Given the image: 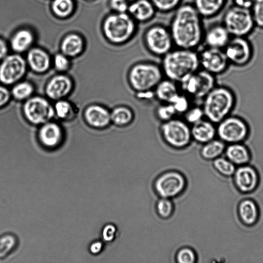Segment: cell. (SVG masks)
Returning <instances> with one entry per match:
<instances>
[{"instance_id": "obj_1", "label": "cell", "mask_w": 263, "mask_h": 263, "mask_svg": "<svg viewBox=\"0 0 263 263\" xmlns=\"http://www.w3.org/2000/svg\"><path fill=\"white\" fill-rule=\"evenodd\" d=\"M173 13L168 26L174 47L197 50L203 44L204 19L192 2H183Z\"/></svg>"}, {"instance_id": "obj_2", "label": "cell", "mask_w": 263, "mask_h": 263, "mask_svg": "<svg viewBox=\"0 0 263 263\" xmlns=\"http://www.w3.org/2000/svg\"><path fill=\"white\" fill-rule=\"evenodd\" d=\"M161 58L164 77L178 84L200 68L197 50L174 47Z\"/></svg>"}, {"instance_id": "obj_3", "label": "cell", "mask_w": 263, "mask_h": 263, "mask_svg": "<svg viewBox=\"0 0 263 263\" xmlns=\"http://www.w3.org/2000/svg\"><path fill=\"white\" fill-rule=\"evenodd\" d=\"M138 24L127 12L110 11L103 19L101 30L110 45L121 47L131 42L139 32Z\"/></svg>"}, {"instance_id": "obj_4", "label": "cell", "mask_w": 263, "mask_h": 263, "mask_svg": "<svg viewBox=\"0 0 263 263\" xmlns=\"http://www.w3.org/2000/svg\"><path fill=\"white\" fill-rule=\"evenodd\" d=\"M202 101L204 117L216 124L232 114L237 98L230 87L217 84Z\"/></svg>"}, {"instance_id": "obj_5", "label": "cell", "mask_w": 263, "mask_h": 263, "mask_svg": "<svg viewBox=\"0 0 263 263\" xmlns=\"http://www.w3.org/2000/svg\"><path fill=\"white\" fill-rule=\"evenodd\" d=\"M164 77L161 65L148 61L135 63L127 73V83L135 93L154 91Z\"/></svg>"}, {"instance_id": "obj_6", "label": "cell", "mask_w": 263, "mask_h": 263, "mask_svg": "<svg viewBox=\"0 0 263 263\" xmlns=\"http://www.w3.org/2000/svg\"><path fill=\"white\" fill-rule=\"evenodd\" d=\"M142 41L146 50L152 55L162 58L175 47L168 25L155 23L143 31Z\"/></svg>"}, {"instance_id": "obj_7", "label": "cell", "mask_w": 263, "mask_h": 263, "mask_svg": "<svg viewBox=\"0 0 263 263\" xmlns=\"http://www.w3.org/2000/svg\"><path fill=\"white\" fill-rule=\"evenodd\" d=\"M221 23L231 37H248L256 28L251 10L233 5L226 10Z\"/></svg>"}, {"instance_id": "obj_8", "label": "cell", "mask_w": 263, "mask_h": 263, "mask_svg": "<svg viewBox=\"0 0 263 263\" xmlns=\"http://www.w3.org/2000/svg\"><path fill=\"white\" fill-rule=\"evenodd\" d=\"M159 133L168 146L177 150L187 147L193 141L191 125L183 119L175 117L162 122L159 127Z\"/></svg>"}, {"instance_id": "obj_9", "label": "cell", "mask_w": 263, "mask_h": 263, "mask_svg": "<svg viewBox=\"0 0 263 263\" xmlns=\"http://www.w3.org/2000/svg\"><path fill=\"white\" fill-rule=\"evenodd\" d=\"M217 138L226 144L245 143L250 135L251 129L243 118L231 114L216 124Z\"/></svg>"}, {"instance_id": "obj_10", "label": "cell", "mask_w": 263, "mask_h": 263, "mask_svg": "<svg viewBox=\"0 0 263 263\" xmlns=\"http://www.w3.org/2000/svg\"><path fill=\"white\" fill-rule=\"evenodd\" d=\"M179 84L181 91L191 99L202 100L217 83L215 76L200 68Z\"/></svg>"}, {"instance_id": "obj_11", "label": "cell", "mask_w": 263, "mask_h": 263, "mask_svg": "<svg viewBox=\"0 0 263 263\" xmlns=\"http://www.w3.org/2000/svg\"><path fill=\"white\" fill-rule=\"evenodd\" d=\"M23 112L26 120L35 125L50 121L55 116L53 106L47 99L40 96H32L25 101Z\"/></svg>"}, {"instance_id": "obj_12", "label": "cell", "mask_w": 263, "mask_h": 263, "mask_svg": "<svg viewBox=\"0 0 263 263\" xmlns=\"http://www.w3.org/2000/svg\"><path fill=\"white\" fill-rule=\"evenodd\" d=\"M223 50L230 64L238 67L249 64L254 54L253 45L247 37H231Z\"/></svg>"}, {"instance_id": "obj_13", "label": "cell", "mask_w": 263, "mask_h": 263, "mask_svg": "<svg viewBox=\"0 0 263 263\" xmlns=\"http://www.w3.org/2000/svg\"><path fill=\"white\" fill-rule=\"evenodd\" d=\"M26 59L20 54L7 55L0 64V81L6 85L19 82L27 71Z\"/></svg>"}, {"instance_id": "obj_14", "label": "cell", "mask_w": 263, "mask_h": 263, "mask_svg": "<svg viewBox=\"0 0 263 263\" xmlns=\"http://www.w3.org/2000/svg\"><path fill=\"white\" fill-rule=\"evenodd\" d=\"M186 178L178 171L161 174L154 182L155 192L161 197L173 198L180 194L186 186Z\"/></svg>"}, {"instance_id": "obj_15", "label": "cell", "mask_w": 263, "mask_h": 263, "mask_svg": "<svg viewBox=\"0 0 263 263\" xmlns=\"http://www.w3.org/2000/svg\"><path fill=\"white\" fill-rule=\"evenodd\" d=\"M198 53L200 68L215 76L228 69L230 63L223 49L204 46Z\"/></svg>"}, {"instance_id": "obj_16", "label": "cell", "mask_w": 263, "mask_h": 263, "mask_svg": "<svg viewBox=\"0 0 263 263\" xmlns=\"http://www.w3.org/2000/svg\"><path fill=\"white\" fill-rule=\"evenodd\" d=\"M233 178L238 191L243 194L254 191L259 182V176L256 170L249 164L237 166Z\"/></svg>"}, {"instance_id": "obj_17", "label": "cell", "mask_w": 263, "mask_h": 263, "mask_svg": "<svg viewBox=\"0 0 263 263\" xmlns=\"http://www.w3.org/2000/svg\"><path fill=\"white\" fill-rule=\"evenodd\" d=\"M73 84L68 76L59 74L52 77L47 83L45 93L48 98L54 101L64 99L71 92Z\"/></svg>"}, {"instance_id": "obj_18", "label": "cell", "mask_w": 263, "mask_h": 263, "mask_svg": "<svg viewBox=\"0 0 263 263\" xmlns=\"http://www.w3.org/2000/svg\"><path fill=\"white\" fill-rule=\"evenodd\" d=\"M127 12L138 24L148 23L158 13L151 0H132Z\"/></svg>"}, {"instance_id": "obj_19", "label": "cell", "mask_w": 263, "mask_h": 263, "mask_svg": "<svg viewBox=\"0 0 263 263\" xmlns=\"http://www.w3.org/2000/svg\"><path fill=\"white\" fill-rule=\"evenodd\" d=\"M84 117L87 124L97 129H105L111 124L110 110L100 104L87 106L84 112Z\"/></svg>"}, {"instance_id": "obj_20", "label": "cell", "mask_w": 263, "mask_h": 263, "mask_svg": "<svg viewBox=\"0 0 263 263\" xmlns=\"http://www.w3.org/2000/svg\"><path fill=\"white\" fill-rule=\"evenodd\" d=\"M231 37L221 22L214 23L205 29L203 44L206 47L223 49Z\"/></svg>"}, {"instance_id": "obj_21", "label": "cell", "mask_w": 263, "mask_h": 263, "mask_svg": "<svg viewBox=\"0 0 263 263\" xmlns=\"http://www.w3.org/2000/svg\"><path fill=\"white\" fill-rule=\"evenodd\" d=\"M37 137L40 142L44 147L53 148L61 143L63 133L61 127L58 123L50 121L40 125Z\"/></svg>"}, {"instance_id": "obj_22", "label": "cell", "mask_w": 263, "mask_h": 263, "mask_svg": "<svg viewBox=\"0 0 263 263\" xmlns=\"http://www.w3.org/2000/svg\"><path fill=\"white\" fill-rule=\"evenodd\" d=\"M193 141L202 145L216 138V124L205 118L191 125Z\"/></svg>"}, {"instance_id": "obj_23", "label": "cell", "mask_w": 263, "mask_h": 263, "mask_svg": "<svg viewBox=\"0 0 263 263\" xmlns=\"http://www.w3.org/2000/svg\"><path fill=\"white\" fill-rule=\"evenodd\" d=\"M26 61L28 66L37 73L46 72L51 65V59L48 53L39 47L31 48L28 51Z\"/></svg>"}, {"instance_id": "obj_24", "label": "cell", "mask_w": 263, "mask_h": 263, "mask_svg": "<svg viewBox=\"0 0 263 263\" xmlns=\"http://www.w3.org/2000/svg\"><path fill=\"white\" fill-rule=\"evenodd\" d=\"M223 155L237 166L248 164L251 159L250 149L242 142L227 144Z\"/></svg>"}, {"instance_id": "obj_25", "label": "cell", "mask_w": 263, "mask_h": 263, "mask_svg": "<svg viewBox=\"0 0 263 263\" xmlns=\"http://www.w3.org/2000/svg\"><path fill=\"white\" fill-rule=\"evenodd\" d=\"M228 0H193L194 7L204 19L218 16L224 9Z\"/></svg>"}, {"instance_id": "obj_26", "label": "cell", "mask_w": 263, "mask_h": 263, "mask_svg": "<svg viewBox=\"0 0 263 263\" xmlns=\"http://www.w3.org/2000/svg\"><path fill=\"white\" fill-rule=\"evenodd\" d=\"M135 119V111L128 105L120 104L110 109L111 123L118 128H125L129 126Z\"/></svg>"}, {"instance_id": "obj_27", "label": "cell", "mask_w": 263, "mask_h": 263, "mask_svg": "<svg viewBox=\"0 0 263 263\" xmlns=\"http://www.w3.org/2000/svg\"><path fill=\"white\" fill-rule=\"evenodd\" d=\"M177 84L175 82L164 78L154 90L155 99L160 103H171L180 92Z\"/></svg>"}, {"instance_id": "obj_28", "label": "cell", "mask_w": 263, "mask_h": 263, "mask_svg": "<svg viewBox=\"0 0 263 263\" xmlns=\"http://www.w3.org/2000/svg\"><path fill=\"white\" fill-rule=\"evenodd\" d=\"M238 214L243 224L247 226H251L258 220V207L253 200L246 198L239 202L238 206Z\"/></svg>"}, {"instance_id": "obj_29", "label": "cell", "mask_w": 263, "mask_h": 263, "mask_svg": "<svg viewBox=\"0 0 263 263\" xmlns=\"http://www.w3.org/2000/svg\"><path fill=\"white\" fill-rule=\"evenodd\" d=\"M34 41V36L29 29L23 28L18 30L11 37L10 46L12 50L17 53L28 51Z\"/></svg>"}, {"instance_id": "obj_30", "label": "cell", "mask_w": 263, "mask_h": 263, "mask_svg": "<svg viewBox=\"0 0 263 263\" xmlns=\"http://www.w3.org/2000/svg\"><path fill=\"white\" fill-rule=\"evenodd\" d=\"M84 43L79 34L69 33L63 39L60 45L61 52L69 58L76 57L83 51Z\"/></svg>"}, {"instance_id": "obj_31", "label": "cell", "mask_w": 263, "mask_h": 263, "mask_svg": "<svg viewBox=\"0 0 263 263\" xmlns=\"http://www.w3.org/2000/svg\"><path fill=\"white\" fill-rule=\"evenodd\" d=\"M199 154L204 159L213 160L223 155L227 144L216 138L201 145Z\"/></svg>"}, {"instance_id": "obj_32", "label": "cell", "mask_w": 263, "mask_h": 263, "mask_svg": "<svg viewBox=\"0 0 263 263\" xmlns=\"http://www.w3.org/2000/svg\"><path fill=\"white\" fill-rule=\"evenodd\" d=\"M33 85L28 81H19L14 84L10 92L11 96L18 101H26L34 92Z\"/></svg>"}, {"instance_id": "obj_33", "label": "cell", "mask_w": 263, "mask_h": 263, "mask_svg": "<svg viewBox=\"0 0 263 263\" xmlns=\"http://www.w3.org/2000/svg\"><path fill=\"white\" fill-rule=\"evenodd\" d=\"M73 0H53L51 9L55 16L64 18L69 16L74 10Z\"/></svg>"}, {"instance_id": "obj_34", "label": "cell", "mask_w": 263, "mask_h": 263, "mask_svg": "<svg viewBox=\"0 0 263 263\" xmlns=\"http://www.w3.org/2000/svg\"><path fill=\"white\" fill-rule=\"evenodd\" d=\"M212 164L216 171L226 177L233 176L237 167L224 155L213 160Z\"/></svg>"}, {"instance_id": "obj_35", "label": "cell", "mask_w": 263, "mask_h": 263, "mask_svg": "<svg viewBox=\"0 0 263 263\" xmlns=\"http://www.w3.org/2000/svg\"><path fill=\"white\" fill-rule=\"evenodd\" d=\"M55 116L62 120H68L72 118L74 109L72 104L65 100L56 101L53 106Z\"/></svg>"}, {"instance_id": "obj_36", "label": "cell", "mask_w": 263, "mask_h": 263, "mask_svg": "<svg viewBox=\"0 0 263 263\" xmlns=\"http://www.w3.org/2000/svg\"><path fill=\"white\" fill-rule=\"evenodd\" d=\"M156 118L161 123L167 121L177 115L173 105L168 103H160L155 110Z\"/></svg>"}, {"instance_id": "obj_37", "label": "cell", "mask_w": 263, "mask_h": 263, "mask_svg": "<svg viewBox=\"0 0 263 263\" xmlns=\"http://www.w3.org/2000/svg\"><path fill=\"white\" fill-rule=\"evenodd\" d=\"M158 12L169 13L173 12L184 0H151Z\"/></svg>"}, {"instance_id": "obj_38", "label": "cell", "mask_w": 263, "mask_h": 263, "mask_svg": "<svg viewBox=\"0 0 263 263\" xmlns=\"http://www.w3.org/2000/svg\"><path fill=\"white\" fill-rule=\"evenodd\" d=\"M17 244V239L12 234H7L0 236V258L8 255Z\"/></svg>"}, {"instance_id": "obj_39", "label": "cell", "mask_w": 263, "mask_h": 263, "mask_svg": "<svg viewBox=\"0 0 263 263\" xmlns=\"http://www.w3.org/2000/svg\"><path fill=\"white\" fill-rule=\"evenodd\" d=\"M182 116L183 119L190 125L205 118L202 107L199 105L191 106Z\"/></svg>"}, {"instance_id": "obj_40", "label": "cell", "mask_w": 263, "mask_h": 263, "mask_svg": "<svg viewBox=\"0 0 263 263\" xmlns=\"http://www.w3.org/2000/svg\"><path fill=\"white\" fill-rule=\"evenodd\" d=\"M191 98L183 92H180L172 101L177 115H183L191 106Z\"/></svg>"}, {"instance_id": "obj_41", "label": "cell", "mask_w": 263, "mask_h": 263, "mask_svg": "<svg viewBox=\"0 0 263 263\" xmlns=\"http://www.w3.org/2000/svg\"><path fill=\"white\" fill-rule=\"evenodd\" d=\"M156 208L159 216L163 219H166L172 215L174 204L168 198L162 197L157 202Z\"/></svg>"}, {"instance_id": "obj_42", "label": "cell", "mask_w": 263, "mask_h": 263, "mask_svg": "<svg viewBox=\"0 0 263 263\" xmlns=\"http://www.w3.org/2000/svg\"><path fill=\"white\" fill-rule=\"evenodd\" d=\"M250 10L256 28L263 30V0H254Z\"/></svg>"}, {"instance_id": "obj_43", "label": "cell", "mask_w": 263, "mask_h": 263, "mask_svg": "<svg viewBox=\"0 0 263 263\" xmlns=\"http://www.w3.org/2000/svg\"><path fill=\"white\" fill-rule=\"evenodd\" d=\"M176 259L179 263H194L197 260V255L193 249L185 247L177 251Z\"/></svg>"}, {"instance_id": "obj_44", "label": "cell", "mask_w": 263, "mask_h": 263, "mask_svg": "<svg viewBox=\"0 0 263 263\" xmlns=\"http://www.w3.org/2000/svg\"><path fill=\"white\" fill-rule=\"evenodd\" d=\"M53 64L55 70L60 72L67 70L70 65L69 58L62 52L57 53L54 55Z\"/></svg>"}, {"instance_id": "obj_45", "label": "cell", "mask_w": 263, "mask_h": 263, "mask_svg": "<svg viewBox=\"0 0 263 263\" xmlns=\"http://www.w3.org/2000/svg\"><path fill=\"white\" fill-rule=\"evenodd\" d=\"M130 0H108L110 11L118 13L127 12Z\"/></svg>"}, {"instance_id": "obj_46", "label": "cell", "mask_w": 263, "mask_h": 263, "mask_svg": "<svg viewBox=\"0 0 263 263\" xmlns=\"http://www.w3.org/2000/svg\"><path fill=\"white\" fill-rule=\"evenodd\" d=\"M117 227L111 223H107L104 226L102 230V237L106 242H110L115 240L117 233Z\"/></svg>"}, {"instance_id": "obj_47", "label": "cell", "mask_w": 263, "mask_h": 263, "mask_svg": "<svg viewBox=\"0 0 263 263\" xmlns=\"http://www.w3.org/2000/svg\"><path fill=\"white\" fill-rule=\"evenodd\" d=\"M11 96L10 91L6 87L0 85V107L8 103Z\"/></svg>"}, {"instance_id": "obj_48", "label": "cell", "mask_w": 263, "mask_h": 263, "mask_svg": "<svg viewBox=\"0 0 263 263\" xmlns=\"http://www.w3.org/2000/svg\"><path fill=\"white\" fill-rule=\"evenodd\" d=\"M136 98L141 101H150L155 99L154 91L135 93Z\"/></svg>"}, {"instance_id": "obj_49", "label": "cell", "mask_w": 263, "mask_h": 263, "mask_svg": "<svg viewBox=\"0 0 263 263\" xmlns=\"http://www.w3.org/2000/svg\"><path fill=\"white\" fill-rule=\"evenodd\" d=\"M233 5L236 6L250 9L254 0H232Z\"/></svg>"}, {"instance_id": "obj_50", "label": "cell", "mask_w": 263, "mask_h": 263, "mask_svg": "<svg viewBox=\"0 0 263 263\" xmlns=\"http://www.w3.org/2000/svg\"><path fill=\"white\" fill-rule=\"evenodd\" d=\"M103 248V243L102 241H94L90 245L89 251L93 254L99 253Z\"/></svg>"}, {"instance_id": "obj_51", "label": "cell", "mask_w": 263, "mask_h": 263, "mask_svg": "<svg viewBox=\"0 0 263 263\" xmlns=\"http://www.w3.org/2000/svg\"><path fill=\"white\" fill-rule=\"evenodd\" d=\"M8 50L7 44L0 39V60L3 59L7 55Z\"/></svg>"}, {"instance_id": "obj_52", "label": "cell", "mask_w": 263, "mask_h": 263, "mask_svg": "<svg viewBox=\"0 0 263 263\" xmlns=\"http://www.w3.org/2000/svg\"><path fill=\"white\" fill-rule=\"evenodd\" d=\"M87 1H92V0H87Z\"/></svg>"}]
</instances>
